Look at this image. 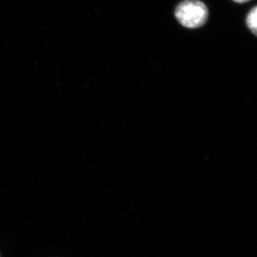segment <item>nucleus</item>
Instances as JSON below:
<instances>
[{"label": "nucleus", "mask_w": 257, "mask_h": 257, "mask_svg": "<svg viewBox=\"0 0 257 257\" xmlns=\"http://www.w3.org/2000/svg\"><path fill=\"white\" fill-rule=\"evenodd\" d=\"M207 6L199 0H184L176 8L175 15L179 23L187 28H200L207 22Z\"/></svg>", "instance_id": "nucleus-1"}, {"label": "nucleus", "mask_w": 257, "mask_h": 257, "mask_svg": "<svg viewBox=\"0 0 257 257\" xmlns=\"http://www.w3.org/2000/svg\"><path fill=\"white\" fill-rule=\"evenodd\" d=\"M246 25L253 35L257 36V6L249 12L246 18Z\"/></svg>", "instance_id": "nucleus-2"}, {"label": "nucleus", "mask_w": 257, "mask_h": 257, "mask_svg": "<svg viewBox=\"0 0 257 257\" xmlns=\"http://www.w3.org/2000/svg\"><path fill=\"white\" fill-rule=\"evenodd\" d=\"M233 1L236 2V3H246V2L249 1V0H233Z\"/></svg>", "instance_id": "nucleus-3"}]
</instances>
